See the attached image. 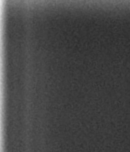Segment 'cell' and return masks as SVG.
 I'll return each instance as SVG.
<instances>
[]
</instances>
